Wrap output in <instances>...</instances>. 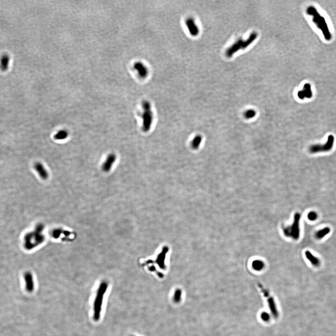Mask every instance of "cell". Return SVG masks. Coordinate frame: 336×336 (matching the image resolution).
Instances as JSON below:
<instances>
[{
    "mask_svg": "<svg viewBox=\"0 0 336 336\" xmlns=\"http://www.w3.org/2000/svg\"><path fill=\"white\" fill-rule=\"evenodd\" d=\"M116 157L113 153L109 154L107 156L106 160L104 162L102 166V169L105 172H108L111 169L112 166L115 162Z\"/></svg>",
    "mask_w": 336,
    "mask_h": 336,
    "instance_id": "cell-10",
    "label": "cell"
},
{
    "mask_svg": "<svg viewBox=\"0 0 336 336\" xmlns=\"http://www.w3.org/2000/svg\"><path fill=\"white\" fill-rule=\"evenodd\" d=\"M306 11L308 15L313 16V22L316 24L318 29L322 30L325 39L327 41L331 40L332 35L324 17L321 16L317 9L312 6L309 7Z\"/></svg>",
    "mask_w": 336,
    "mask_h": 336,
    "instance_id": "cell-3",
    "label": "cell"
},
{
    "mask_svg": "<svg viewBox=\"0 0 336 336\" xmlns=\"http://www.w3.org/2000/svg\"><path fill=\"white\" fill-rule=\"evenodd\" d=\"M182 290L180 289H177L175 291L173 297V301L175 304H178L181 302L182 300Z\"/></svg>",
    "mask_w": 336,
    "mask_h": 336,
    "instance_id": "cell-15",
    "label": "cell"
},
{
    "mask_svg": "<svg viewBox=\"0 0 336 336\" xmlns=\"http://www.w3.org/2000/svg\"><path fill=\"white\" fill-rule=\"evenodd\" d=\"M68 136V132L66 130H60L54 136V138L55 140H65Z\"/></svg>",
    "mask_w": 336,
    "mask_h": 336,
    "instance_id": "cell-14",
    "label": "cell"
},
{
    "mask_svg": "<svg viewBox=\"0 0 336 336\" xmlns=\"http://www.w3.org/2000/svg\"><path fill=\"white\" fill-rule=\"evenodd\" d=\"M330 229L328 227H326L318 231L316 234V236L318 239H322L330 233Z\"/></svg>",
    "mask_w": 336,
    "mask_h": 336,
    "instance_id": "cell-17",
    "label": "cell"
},
{
    "mask_svg": "<svg viewBox=\"0 0 336 336\" xmlns=\"http://www.w3.org/2000/svg\"><path fill=\"white\" fill-rule=\"evenodd\" d=\"M264 263L260 260H255L252 263V267L255 270H262L264 267Z\"/></svg>",
    "mask_w": 336,
    "mask_h": 336,
    "instance_id": "cell-16",
    "label": "cell"
},
{
    "mask_svg": "<svg viewBox=\"0 0 336 336\" xmlns=\"http://www.w3.org/2000/svg\"><path fill=\"white\" fill-rule=\"evenodd\" d=\"M301 215L297 213L294 216V221L291 225L283 226L282 231L285 236L294 239H298L300 237V220Z\"/></svg>",
    "mask_w": 336,
    "mask_h": 336,
    "instance_id": "cell-5",
    "label": "cell"
},
{
    "mask_svg": "<svg viewBox=\"0 0 336 336\" xmlns=\"http://www.w3.org/2000/svg\"><path fill=\"white\" fill-rule=\"evenodd\" d=\"M43 229L44 225L39 223L37 225L34 230L25 234L24 245L26 250H32L44 242L45 236L43 234Z\"/></svg>",
    "mask_w": 336,
    "mask_h": 336,
    "instance_id": "cell-1",
    "label": "cell"
},
{
    "mask_svg": "<svg viewBox=\"0 0 336 336\" xmlns=\"http://www.w3.org/2000/svg\"><path fill=\"white\" fill-rule=\"evenodd\" d=\"M256 114V112L253 109H250L246 111L244 113V116L247 119H251L254 117Z\"/></svg>",
    "mask_w": 336,
    "mask_h": 336,
    "instance_id": "cell-18",
    "label": "cell"
},
{
    "mask_svg": "<svg viewBox=\"0 0 336 336\" xmlns=\"http://www.w3.org/2000/svg\"><path fill=\"white\" fill-rule=\"evenodd\" d=\"M185 26L188 31L192 37H197L199 33V27L196 21L192 17H189L185 20Z\"/></svg>",
    "mask_w": 336,
    "mask_h": 336,
    "instance_id": "cell-8",
    "label": "cell"
},
{
    "mask_svg": "<svg viewBox=\"0 0 336 336\" xmlns=\"http://www.w3.org/2000/svg\"><path fill=\"white\" fill-rule=\"evenodd\" d=\"M261 318L264 321H268L270 319L269 315L267 312L262 313L261 314Z\"/></svg>",
    "mask_w": 336,
    "mask_h": 336,
    "instance_id": "cell-20",
    "label": "cell"
},
{
    "mask_svg": "<svg viewBox=\"0 0 336 336\" xmlns=\"http://www.w3.org/2000/svg\"><path fill=\"white\" fill-rule=\"evenodd\" d=\"M258 34L256 32H253L250 35L249 38L246 40L239 39L236 43L231 45L229 48L227 49L225 52V55L228 58L232 57L234 54L236 53L240 50L245 49L248 47L249 45L256 39Z\"/></svg>",
    "mask_w": 336,
    "mask_h": 336,
    "instance_id": "cell-4",
    "label": "cell"
},
{
    "mask_svg": "<svg viewBox=\"0 0 336 336\" xmlns=\"http://www.w3.org/2000/svg\"><path fill=\"white\" fill-rule=\"evenodd\" d=\"M8 60L9 59L7 57H3L1 61V65H2L3 68L6 67V66L8 64Z\"/></svg>",
    "mask_w": 336,
    "mask_h": 336,
    "instance_id": "cell-21",
    "label": "cell"
},
{
    "mask_svg": "<svg viewBox=\"0 0 336 336\" xmlns=\"http://www.w3.org/2000/svg\"><path fill=\"white\" fill-rule=\"evenodd\" d=\"M308 217V218H309V220L313 221V220H315L317 219V214H316V212L312 211V212H309V213Z\"/></svg>",
    "mask_w": 336,
    "mask_h": 336,
    "instance_id": "cell-19",
    "label": "cell"
},
{
    "mask_svg": "<svg viewBox=\"0 0 336 336\" xmlns=\"http://www.w3.org/2000/svg\"><path fill=\"white\" fill-rule=\"evenodd\" d=\"M108 283L104 281L100 283L97 290L93 305V319L96 322L99 321L101 317L104 297L108 290Z\"/></svg>",
    "mask_w": 336,
    "mask_h": 336,
    "instance_id": "cell-2",
    "label": "cell"
},
{
    "mask_svg": "<svg viewBox=\"0 0 336 336\" xmlns=\"http://www.w3.org/2000/svg\"><path fill=\"white\" fill-rule=\"evenodd\" d=\"M24 276L26 291L29 293L32 292L35 289L34 281L32 274L30 272L27 271L24 274Z\"/></svg>",
    "mask_w": 336,
    "mask_h": 336,
    "instance_id": "cell-9",
    "label": "cell"
},
{
    "mask_svg": "<svg viewBox=\"0 0 336 336\" xmlns=\"http://www.w3.org/2000/svg\"><path fill=\"white\" fill-rule=\"evenodd\" d=\"M297 96L301 99H304L305 98L309 99L311 98L312 96V93L310 84L308 83L305 84L304 85L303 89L302 91H300L297 93Z\"/></svg>",
    "mask_w": 336,
    "mask_h": 336,
    "instance_id": "cell-11",
    "label": "cell"
},
{
    "mask_svg": "<svg viewBox=\"0 0 336 336\" xmlns=\"http://www.w3.org/2000/svg\"><path fill=\"white\" fill-rule=\"evenodd\" d=\"M34 169L42 179L43 180L47 179L48 178V173L42 164L36 163L35 164Z\"/></svg>",
    "mask_w": 336,
    "mask_h": 336,
    "instance_id": "cell-12",
    "label": "cell"
},
{
    "mask_svg": "<svg viewBox=\"0 0 336 336\" xmlns=\"http://www.w3.org/2000/svg\"><path fill=\"white\" fill-rule=\"evenodd\" d=\"M305 256H306L308 260L311 262V264H313L314 266H319L320 265V262L318 259L316 257L314 256L312 253H310L309 251H306L305 252Z\"/></svg>",
    "mask_w": 336,
    "mask_h": 336,
    "instance_id": "cell-13",
    "label": "cell"
},
{
    "mask_svg": "<svg viewBox=\"0 0 336 336\" xmlns=\"http://www.w3.org/2000/svg\"><path fill=\"white\" fill-rule=\"evenodd\" d=\"M334 141V136L332 135H330L328 137L327 141L325 144L313 145L309 148V152L311 153H316L330 151L333 148Z\"/></svg>",
    "mask_w": 336,
    "mask_h": 336,
    "instance_id": "cell-6",
    "label": "cell"
},
{
    "mask_svg": "<svg viewBox=\"0 0 336 336\" xmlns=\"http://www.w3.org/2000/svg\"></svg>",
    "mask_w": 336,
    "mask_h": 336,
    "instance_id": "cell-22",
    "label": "cell"
},
{
    "mask_svg": "<svg viewBox=\"0 0 336 336\" xmlns=\"http://www.w3.org/2000/svg\"><path fill=\"white\" fill-rule=\"evenodd\" d=\"M137 75L141 79H145L149 76V69L147 66L141 61H137L133 66Z\"/></svg>",
    "mask_w": 336,
    "mask_h": 336,
    "instance_id": "cell-7",
    "label": "cell"
}]
</instances>
